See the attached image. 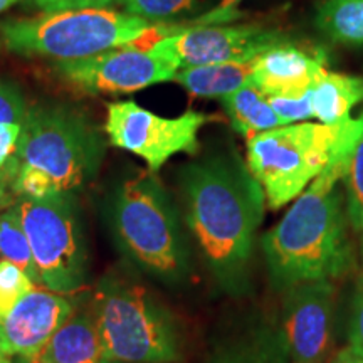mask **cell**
I'll return each mask as SVG.
<instances>
[{
    "mask_svg": "<svg viewBox=\"0 0 363 363\" xmlns=\"http://www.w3.org/2000/svg\"><path fill=\"white\" fill-rule=\"evenodd\" d=\"M335 363H363V358L353 355V353L348 350H345L342 353H338L337 360H335Z\"/></svg>",
    "mask_w": 363,
    "mask_h": 363,
    "instance_id": "32",
    "label": "cell"
},
{
    "mask_svg": "<svg viewBox=\"0 0 363 363\" xmlns=\"http://www.w3.org/2000/svg\"><path fill=\"white\" fill-rule=\"evenodd\" d=\"M96 328L104 362L170 363L180 345L174 318L143 289L123 281L96 294Z\"/></svg>",
    "mask_w": 363,
    "mask_h": 363,
    "instance_id": "7",
    "label": "cell"
},
{
    "mask_svg": "<svg viewBox=\"0 0 363 363\" xmlns=\"http://www.w3.org/2000/svg\"><path fill=\"white\" fill-rule=\"evenodd\" d=\"M13 363H38L34 358H24V357H16Z\"/></svg>",
    "mask_w": 363,
    "mask_h": 363,
    "instance_id": "35",
    "label": "cell"
},
{
    "mask_svg": "<svg viewBox=\"0 0 363 363\" xmlns=\"http://www.w3.org/2000/svg\"><path fill=\"white\" fill-rule=\"evenodd\" d=\"M182 190L189 227L208 266L227 289H242L264 217L261 185L238 155H219L185 167Z\"/></svg>",
    "mask_w": 363,
    "mask_h": 363,
    "instance_id": "2",
    "label": "cell"
},
{
    "mask_svg": "<svg viewBox=\"0 0 363 363\" xmlns=\"http://www.w3.org/2000/svg\"><path fill=\"white\" fill-rule=\"evenodd\" d=\"M34 289V281L11 261H0V321Z\"/></svg>",
    "mask_w": 363,
    "mask_h": 363,
    "instance_id": "23",
    "label": "cell"
},
{
    "mask_svg": "<svg viewBox=\"0 0 363 363\" xmlns=\"http://www.w3.org/2000/svg\"><path fill=\"white\" fill-rule=\"evenodd\" d=\"M103 153L101 135L83 113L66 104H38L22 123L13 194L22 199L72 195L96 175Z\"/></svg>",
    "mask_w": 363,
    "mask_h": 363,
    "instance_id": "3",
    "label": "cell"
},
{
    "mask_svg": "<svg viewBox=\"0 0 363 363\" xmlns=\"http://www.w3.org/2000/svg\"><path fill=\"white\" fill-rule=\"evenodd\" d=\"M0 254L4 259L19 266L34 283H38V269L17 206L0 212Z\"/></svg>",
    "mask_w": 363,
    "mask_h": 363,
    "instance_id": "21",
    "label": "cell"
},
{
    "mask_svg": "<svg viewBox=\"0 0 363 363\" xmlns=\"http://www.w3.org/2000/svg\"><path fill=\"white\" fill-rule=\"evenodd\" d=\"M0 363H13V358L9 355L6 347H4L2 337H0Z\"/></svg>",
    "mask_w": 363,
    "mask_h": 363,
    "instance_id": "33",
    "label": "cell"
},
{
    "mask_svg": "<svg viewBox=\"0 0 363 363\" xmlns=\"http://www.w3.org/2000/svg\"><path fill=\"white\" fill-rule=\"evenodd\" d=\"M13 197H16V194H13L12 185L0 177V208L12 207Z\"/></svg>",
    "mask_w": 363,
    "mask_h": 363,
    "instance_id": "31",
    "label": "cell"
},
{
    "mask_svg": "<svg viewBox=\"0 0 363 363\" xmlns=\"http://www.w3.org/2000/svg\"><path fill=\"white\" fill-rule=\"evenodd\" d=\"M315 26L325 38L348 48H363V0H323Z\"/></svg>",
    "mask_w": 363,
    "mask_h": 363,
    "instance_id": "19",
    "label": "cell"
},
{
    "mask_svg": "<svg viewBox=\"0 0 363 363\" xmlns=\"http://www.w3.org/2000/svg\"><path fill=\"white\" fill-rule=\"evenodd\" d=\"M333 281H313L286 289L283 330L289 363H326L333 348Z\"/></svg>",
    "mask_w": 363,
    "mask_h": 363,
    "instance_id": "12",
    "label": "cell"
},
{
    "mask_svg": "<svg viewBox=\"0 0 363 363\" xmlns=\"http://www.w3.org/2000/svg\"><path fill=\"white\" fill-rule=\"evenodd\" d=\"M230 125L239 135L249 136L283 126L269 101L256 86L247 84L222 98Z\"/></svg>",
    "mask_w": 363,
    "mask_h": 363,
    "instance_id": "18",
    "label": "cell"
},
{
    "mask_svg": "<svg viewBox=\"0 0 363 363\" xmlns=\"http://www.w3.org/2000/svg\"><path fill=\"white\" fill-rule=\"evenodd\" d=\"M148 26V21L104 7L7 21L0 26V33L11 52L69 61L121 48L138 38Z\"/></svg>",
    "mask_w": 363,
    "mask_h": 363,
    "instance_id": "6",
    "label": "cell"
},
{
    "mask_svg": "<svg viewBox=\"0 0 363 363\" xmlns=\"http://www.w3.org/2000/svg\"><path fill=\"white\" fill-rule=\"evenodd\" d=\"M26 98L13 81L0 78V125L19 123L26 120Z\"/></svg>",
    "mask_w": 363,
    "mask_h": 363,
    "instance_id": "27",
    "label": "cell"
},
{
    "mask_svg": "<svg viewBox=\"0 0 363 363\" xmlns=\"http://www.w3.org/2000/svg\"><path fill=\"white\" fill-rule=\"evenodd\" d=\"M104 363H111V362H104Z\"/></svg>",
    "mask_w": 363,
    "mask_h": 363,
    "instance_id": "36",
    "label": "cell"
},
{
    "mask_svg": "<svg viewBox=\"0 0 363 363\" xmlns=\"http://www.w3.org/2000/svg\"><path fill=\"white\" fill-rule=\"evenodd\" d=\"M34 360L38 363H104L96 321L88 315H72Z\"/></svg>",
    "mask_w": 363,
    "mask_h": 363,
    "instance_id": "15",
    "label": "cell"
},
{
    "mask_svg": "<svg viewBox=\"0 0 363 363\" xmlns=\"http://www.w3.org/2000/svg\"><path fill=\"white\" fill-rule=\"evenodd\" d=\"M199 0H123L125 12L145 21H167L192 12Z\"/></svg>",
    "mask_w": 363,
    "mask_h": 363,
    "instance_id": "24",
    "label": "cell"
},
{
    "mask_svg": "<svg viewBox=\"0 0 363 363\" xmlns=\"http://www.w3.org/2000/svg\"><path fill=\"white\" fill-rule=\"evenodd\" d=\"M17 207L33 251L38 283L62 296L78 291L88 274V256L74 195L22 199Z\"/></svg>",
    "mask_w": 363,
    "mask_h": 363,
    "instance_id": "8",
    "label": "cell"
},
{
    "mask_svg": "<svg viewBox=\"0 0 363 363\" xmlns=\"http://www.w3.org/2000/svg\"><path fill=\"white\" fill-rule=\"evenodd\" d=\"M56 71L67 83L91 94H130L174 81L179 69L153 51L121 45L96 56L59 61Z\"/></svg>",
    "mask_w": 363,
    "mask_h": 363,
    "instance_id": "11",
    "label": "cell"
},
{
    "mask_svg": "<svg viewBox=\"0 0 363 363\" xmlns=\"http://www.w3.org/2000/svg\"><path fill=\"white\" fill-rule=\"evenodd\" d=\"M286 35L278 29L257 24L249 26H201L184 27L152 49L177 69L222 62L252 61L272 45L283 43Z\"/></svg>",
    "mask_w": 363,
    "mask_h": 363,
    "instance_id": "10",
    "label": "cell"
},
{
    "mask_svg": "<svg viewBox=\"0 0 363 363\" xmlns=\"http://www.w3.org/2000/svg\"><path fill=\"white\" fill-rule=\"evenodd\" d=\"M74 315L62 294L33 289L0 321V337L12 358H35L52 335Z\"/></svg>",
    "mask_w": 363,
    "mask_h": 363,
    "instance_id": "13",
    "label": "cell"
},
{
    "mask_svg": "<svg viewBox=\"0 0 363 363\" xmlns=\"http://www.w3.org/2000/svg\"><path fill=\"white\" fill-rule=\"evenodd\" d=\"M118 240L140 266L165 279L187 271V249L177 208L153 172L125 180L111 202Z\"/></svg>",
    "mask_w": 363,
    "mask_h": 363,
    "instance_id": "5",
    "label": "cell"
},
{
    "mask_svg": "<svg viewBox=\"0 0 363 363\" xmlns=\"http://www.w3.org/2000/svg\"><path fill=\"white\" fill-rule=\"evenodd\" d=\"M17 2H19V0H0V12H4L9 7H12L13 4Z\"/></svg>",
    "mask_w": 363,
    "mask_h": 363,
    "instance_id": "34",
    "label": "cell"
},
{
    "mask_svg": "<svg viewBox=\"0 0 363 363\" xmlns=\"http://www.w3.org/2000/svg\"><path fill=\"white\" fill-rule=\"evenodd\" d=\"M214 120V115L201 111L167 118L145 110L135 101H116L108 104L104 130L113 147L143 158L150 172L157 174L179 153L195 155L201 148L199 131Z\"/></svg>",
    "mask_w": 363,
    "mask_h": 363,
    "instance_id": "9",
    "label": "cell"
},
{
    "mask_svg": "<svg viewBox=\"0 0 363 363\" xmlns=\"http://www.w3.org/2000/svg\"><path fill=\"white\" fill-rule=\"evenodd\" d=\"M362 131L363 126L340 147L283 219L262 235L267 269L279 289L340 279L355 267V247L348 234L350 222L340 182Z\"/></svg>",
    "mask_w": 363,
    "mask_h": 363,
    "instance_id": "1",
    "label": "cell"
},
{
    "mask_svg": "<svg viewBox=\"0 0 363 363\" xmlns=\"http://www.w3.org/2000/svg\"><path fill=\"white\" fill-rule=\"evenodd\" d=\"M348 350L353 355L363 358V272L357 281L355 294H353L350 325H348Z\"/></svg>",
    "mask_w": 363,
    "mask_h": 363,
    "instance_id": "29",
    "label": "cell"
},
{
    "mask_svg": "<svg viewBox=\"0 0 363 363\" xmlns=\"http://www.w3.org/2000/svg\"><path fill=\"white\" fill-rule=\"evenodd\" d=\"M360 116L363 120V111ZM343 184L345 195H347L345 207H347L348 222H350L352 233L358 239V246L363 256V131L352 148L343 175Z\"/></svg>",
    "mask_w": 363,
    "mask_h": 363,
    "instance_id": "22",
    "label": "cell"
},
{
    "mask_svg": "<svg viewBox=\"0 0 363 363\" xmlns=\"http://www.w3.org/2000/svg\"><path fill=\"white\" fill-rule=\"evenodd\" d=\"M271 108L274 110L276 115L284 125L303 123V121L313 118V104H311V88L301 96L294 98H283V96H272L267 98Z\"/></svg>",
    "mask_w": 363,
    "mask_h": 363,
    "instance_id": "26",
    "label": "cell"
},
{
    "mask_svg": "<svg viewBox=\"0 0 363 363\" xmlns=\"http://www.w3.org/2000/svg\"><path fill=\"white\" fill-rule=\"evenodd\" d=\"M240 2L242 0H220L217 6L208 11L202 16L195 17L194 21L184 22V27H201V26H225L230 24V22L239 21L242 17V12H240Z\"/></svg>",
    "mask_w": 363,
    "mask_h": 363,
    "instance_id": "28",
    "label": "cell"
},
{
    "mask_svg": "<svg viewBox=\"0 0 363 363\" xmlns=\"http://www.w3.org/2000/svg\"><path fill=\"white\" fill-rule=\"evenodd\" d=\"M22 125L2 123L0 125V177L7 180L13 189L17 172L21 167L19 143Z\"/></svg>",
    "mask_w": 363,
    "mask_h": 363,
    "instance_id": "25",
    "label": "cell"
},
{
    "mask_svg": "<svg viewBox=\"0 0 363 363\" xmlns=\"http://www.w3.org/2000/svg\"><path fill=\"white\" fill-rule=\"evenodd\" d=\"M254 59L246 62L184 67L177 71L174 81L201 98H225L244 86L252 84Z\"/></svg>",
    "mask_w": 363,
    "mask_h": 363,
    "instance_id": "17",
    "label": "cell"
},
{
    "mask_svg": "<svg viewBox=\"0 0 363 363\" xmlns=\"http://www.w3.org/2000/svg\"><path fill=\"white\" fill-rule=\"evenodd\" d=\"M113 2H118V0H34L35 6L45 12L76 11V9H104Z\"/></svg>",
    "mask_w": 363,
    "mask_h": 363,
    "instance_id": "30",
    "label": "cell"
},
{
    "mask_svg": "<svg viewBox=\"0 0 363 363\" xmlns=\"http://www.w3.org/2000/svg\"><path fill=\"white\" fill-rule=\"evenodd\" d=\"M216 363H289L281 331L259 326L217 357Z\"/></svg>",
    "mask_w": 363,
    "mask_h": 363,
    "instance_id": "20",
    "label": "cell"
},
{
    "mask_svg": "<svg viewBox=\"0 0 363 363\" xmlns=\"http://www.w3.org/2000/svg\"><path fill=\"white\" fill-rule=\"evenodd\" d=\"M363 103V76L326 69L311 86L313 118L323 125L348 120L357 104Z\"/></svg>",
    "mask_w": 363,
    "mask_h": 363,
    "instance_id": "16",
    "label": "cell"
},
{
    "mask_svg": "<svg viewBox=\"0 0 363 363\" xmlns=\"http://www.w3.org/2000/svg\"><path fill=\"white\" fill-rule=\"evenodd\" d=\"M326 66L328 54L323 49L286 39L254 59L252 83L266 98L301 96Z\"/></svg>",
    "mask_w": 363,
    "mask_h": 363,
    "instance_id": "14",
    "label": "cell"
},
{
    "mask_svg": "<svg viewBox=\"0 0 363 363\" xmlns=\"http://www.w3.org/2000/svg\"><path fill=\"white\" fill-rule=\"evenodd\" d=\"M362 126L358 116L337 125L303 121L249 136L246 165L264 192L266 206L278 211L298 199Z\"/></svg>",
    "mask_w": 363,
    "mask_h": 363,
    "instance_id": "4",
    "label": "cell"
}]
</instances>
